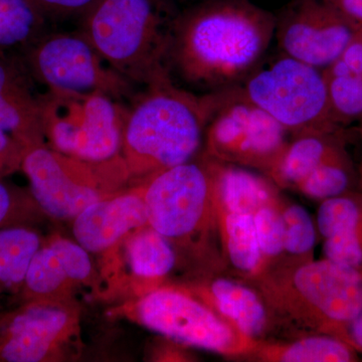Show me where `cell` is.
<instances>
[{
  "mask_svg": "<svg viewBox=\"0 0 362 362\" xmlns=\"http://www.w3.org/2000/svg\"><path fill=\"white\" fill-rule=\"evenodd\" d=\"M287 130L243 95L220 92L206 127V156L214 160L268 173L287 143Z\"/></svg>",
  "mask_w": 362,
  "mask_h": 362,
  "instance_id": "12",
  "label": "cell"
},
{
  "mask_svg": "<svg viewBox=\"0 0 362 362\" xmlns=\"http://www.w3.org/2000/svg\"><path fill=\"white\" fill-rule=\"evenodd\" d=\"M45 237L35 226L0 228V295L18 297Z\"/></svg>",
  "mask_w": 362,
  "mask_h": 362,
  "instance_id": "24",
  "label": "cell"
},
{
  "mask_svg": "<svg viewBox=\"0 0 362 362\" xmlns=\"http://www.w3.org/2000/svg\"><path fill=\"white\" fill-rule=\"evenodd\" d=\"M82 334L80 301L21 302L0 315V362L78 361Z\"/></svg>",
  "mask_w": 362,
  "mask_h": 362,
  "instance_id": "10",
  "label": "cell"
},
{
  "mask_svg": "<svg viewBox=\"0 0 362 362\" xmlns=\"http://www.w3.org/2000/svg\"><path fill=\"white\" fill-rule=\"evenodd\" d=\"M316 226L325 259L362 276V194L349 192L321 202Z\"/></svg>",
  "mask_w": 362,
  "mask_h": 362,
  "instance_id": "19",
  "label": "cell"
},
{
  "mask_svg": "<svg viewBox=\"0 0 362 362\" xmlns=\"http://www.w3.org/2000/svg\"><path fill=\"white\" fill-rule=\"evenodd\" d=\"M143 194L140 182L88 206L71 221L74 239L90 255L105 254L133 230L149 225Z\"/></svg>",
  "mask_w": 362,
  "mask_h": 362,
  "instance_id": "16",
  "label": "cell"
},
{
  "mask_svg": "<svg viewBox=\"0 0 362 362\" xmlns=\"http://www.w3.org/2000/svg\"><path fill=\"white\" fill-rule=\"evenodd\" d=\"M361 132H362V125H361Z\"/></svg>",
  "mask_w": 362,
  "mask_h": 362,
  "instance_id": "36",
  "label": "cell"
},
{
  "mask_svg": "<svg viewBox=\"0 0 362 362\" xmlns=\"http://www.w3.org/2000/svg\"><path fill=\"white\" fill-rule=\"evenodd\" d=\"M28 1L49 21L69 18L80 20L97 0H28Z\"/></svg>",
  "mask_w": 362,
  "mask_h": 362,
  "instance_id": "31",
  "label": "cell"
},
{
  "mask_svg": "<svg viewBox=\"0 0 362 362\" xmlns=\"http://www.w3.org/2000/svg\"><path fill=\"white\" fill-rule=\"evenodd\" d=\"M180 287L252 339L261 341L270 328L268 308L255 287L223 277L206 278Z\"/></svg>",
  "mask_w": 362,
  "mask_h": 362,
  "instance_id": "18",
  "label": "cell"
},
{
  "mask_svg": "<svg viewBox=\"0 0 362 362\" xmlns=\"http://www.w3.org/2000/svg\"><path fill=\"white\" fill-rule=\"evenodd\" d=\"M249 357L266 362H352L359 358L349 343L321 333L302 335L289 342L261 340Z\"/></svg>",
  "mask_w": 362,
  "mask_h": 362,
  "instance_id": "22",
  "label": "cell"
},
{
  "mask_svg": "<svg viewBox=\"0 0 362 362\" xmlns=\"http://www.w3.org/2000/svg\"><path fill=\"white\" fill-rule=\"evenodd\" d=\"M177 14L168 0H97L78 20V30L109 66L144 88L170 76Z\"/></svg>",
  "mask_w": 362,
  "mask_h": 362,
  "instance_id": "4",
  "label": "cell"
},
{
  "mask_svg": "<svg viewBox=\"0 0 362 362\" xmlns=\"http://www.w3.org/2000/svg\"><path fill=\"white\" fill-rule=\"evenodd\" d=\"M361 185H362V166H361Z\"/></svg>",
  "mask_w": 362,
  "mask_h": 362,
  "instance_id": "34",
  "label": "cell"
},
{
  "mask_svg": "<svg viewBox=\"0 0 362 362\" xmlns=\"http://www.w3.org/2000/svg\"><path fill=\"white\" fill-rule=\"evenodd\" d=\"M251 282L272 324L349 343L350 324L362 310V276L356 272L327 259L289 261L268 267Z\"/></svg>",
  "mask_w": 362,
  "mask_h": 362,
  "instance_id": "3",
  "label": "cell"
},
{
  "mask_svg": "<svg viewBox=\"0 0 362 362\" xmlns=\"http://www.w3.org/2000/svg\"><path fill=\"white\" fill-rule=\"evenodd\" d=\"M218 101V93L197 96L171 76L137 93L128 107L121 150L132 185L192 160Z\"/></svg>",
  "mask_w": 362,
  "mask_h": 362,
  "instance_id": "2",
  "label": "cell"
},
{
  "mask_svg": "<svg viewBox=\"0 0 362 362\" xmlns=\"http://www.w3.org/2000/svg\"><path fill=\"white\" fill-rule=\"evenodd\" d=\"M206 157L211 168L216 213L252 216L261 207L282 204L279 192L280 188L270 178L257 175L242 166Z\"/></svg>",
  "mask_w": 362,
  "mask_h": 362,
  "instance_id": "20",
  "label": "cell"
},
{
  "mask_svg": "<svg viewBox=\"0 0 362 362\" xmlns=\"http://www.w3.org/2000/svg\"><path fill=\"white\" fill-rule=\"evenodd\" d=\"M25 63L0 52V129L25 147L47 145L42 126V94L33 90Z\"/></svg>",
  "mask_w": 362,
  "mask_h": 362,
  "instance_id": "17",
  "label": "cell"
},
{
  "mask_svg": "<svg viewBox=\"0 0 362 362\" xmlns=\"http://www.w3.org/2000/svg\"><path fill=\"white\" fill-rule=\"evenodd\" d=\"M240 90L292 137L340 131L323 71L287 54L255 69Z\"/></svg>",
  "mask_w": 362,
  "mask_h": 362,
  "instance_id": "8",
  "label": "cell"
},
{
  "mask_svg": "<svg viewBox=\"0 0 362 362\" xmlns=\"http://www.w3.org/2000/svg\"><path fill=\"white\" fill-rule=\"evenodd\" d=\"M354 182V164L342 146L321 162L295 189L308 199L323 202L352 192Z\"/></svg>",
  "mask_w": 362,
  "mask_h": 362,
  "instance_id": "26",
  "label": "cell"
},
{
  "mask_svg": "<svg viewBox=\"0 0 362 362\" xmlns=\"http://www.w3.org/2000/svg\"><path fill=\"white\" fill-rule=\"evenodd\" d=\"M33 199L52 221H73L98 202L132 187L123 157L102 161L66 156L47 145L26 150L21 163Z\"/></svg>",
  "mask_w": 362,
  "mask_h": 362,
  "instance_id": "6",
  "label": "cell"
},
{
  "mask_svg": "<svg viewBox=\"0 0 362 362\" xmlns=\"http://www.w3.org/2000/svg\"><path fill=\"white\" fill-rule=\"evenodd\" d=\"M358 28L321 0H293L277 18L275 35L283 54L324 70Z\"/></svg>",
  "mask_w": 362,
  "mask_h": 362,
  "instance_id": "15",
  "label": "cell"
},
{
  "mask_svg": "<svg viewBox=\"0 0 362 362\" xmlns=\"http://www.w3.org/2000/svg\"><path fill=\"white\" fill-rule=\"evenodd\" d=\"M323 76L333 115L339 125L362 117V74L350 71L337 59Z\"/></svg>",
  "mask_w": 362,
  "mask_h": 362,
  "instance_id": "27",
  "label": "cell"
},
{
  "mask_svg": "<svg viewBox=\"0 0 362 362\" xmlns=\"http://www.w3.org/2000/svg\"><path fill=\"white\" fill-rule=\"evenodd\" d=\"M221 257L243 277L254 280L267 265L252 214L216 213Z\"/></svg>",
  "mask_w": 362,
  "mask_h": 362,
  "instance_id": "23",
  "label": "cell"
},
{
  "mask_svg": "<svg viewBox=\"0 0 362 362\" xmlns=\"http://www.w3.org/2000/svg\"><path fill=\"white\" fill-rule=\"evenodd\" d=\"M99 258L100 299L108 301L136 299L162 287L180 262L171 243L149 225L133 230Z\"/></svg>",
  "mask_w": 362,
  "mask_h": 362,
  "instance_id": "13",
  "label": "cell"
},
{
  "mask_svg": "<svg viewBox=\"0 0 362 362\" xmlns=\"http://www.w3.org/2000/svg\"><path fill=\"white\" fill-rule=\"evenodd\" d=\"M284 225V254L292 257L293 262L313 259L317 240V226L310 214L297 204L281 206Z\"/></svg>",
  "mask_w": 362,
  "mask_h": 362,
  "instance_id": "28",
  "label": "cell"
},
{
  "mask_svg": "<svg viewBox=\"0 0 362 362\" xmlns=\"http://www.w3.org/2000/svg\"><path fill=\"white\" fill-rule=\"evenodd\" d=\"M47 18L28 0H0V52L26 51L47 30Z\"/></svg>",
  "mask_w": 362,
  "mask_h": 362,
  "instance_id": "25",
  "label": "cell"
},
{
  "mask_svg": "<svg viewBox=\"0 0 362 362\" xmlns=\"http://www.w3.org/2000/svg\"><path fill=\"white\" fill-rule=\"evenodd\" d=\"M42 126L51 148L85 160L121 156L128 106L101 92L42 94Z\"/></svg>",
  "mask_w": 362,
  "mask_h": 362,
  "instance_id": "9",
  "label": "cell"
},
{
  "mask_svg": "<svg viewBox=\"0 0 362 362\" xmlns=\"http://www.w3.org/2000/svg\"><path fill=\"white\" fill-rule=\"evenodd\" d=\"M144 185V202L150 226L171 243L178 259L199 265L218 266L223 259L214 254L218 235L213 180L206 156L165 169Z\"/></svg>",
  "mask_w": 362,
  "mask_h": 362,
  "instance_id": "5",
  "label": "cell"
},
{
  "mask_svg": "<svg viewBox=\"0 0 362 362\" xmlns=\"http://www.w3.org/2000/svg\"><path fill=\"white\" fill-rule=\"evenodd\" d=\"M88 292L100 298L101 278L92 255L75 240L52 233L45 237L32 259L25 284L18 298L33 300L80 301Z\"/></svg>",
  "mask_w": 362,
  "mask_h": 362,
  "instance_id": "14",
  "label": "cell"
},
{
  "mask_svg": "<svg viewBox=\"0 0 362 362\" xmlns=\"http://www.w3.org/2000/svg\"><path fill=\"white\" fill-rule=\"evenodd\" d=\"M4 310H2L1 307H0V315H1V313H2V312H4Z\"/></svg>",
  "mask_w": 362,
  "mask_h": 362,
  "instance_id": "35",
  "label": "cell"
},
{
  "mask_svg": "<svg viewBox=\"0 0 362 362\" xmlns=\"http://www.w3.org/2000/svg\"><path fill=\"white\" fill-rule=\"evenodd\" d=\"M25 151L23 145L0 129V180L21 170Z\"/></svg>",
  "mask_w": 362,
  "mask_h": 362,
  "instance_id": "32",
  "label": "cell"
},
{
  "mask_svg": "<svg viewBox=\"0 0 362 362\" xmlns=\"http://www.w3.org/2000/svg\"><path fill=\"white\" fill-rule=\"evenodd\" d=\"M344 146L339 132L293 137L267 173L279 188L295 189L330 154Z\"/></svg>",
  "mask_w": 362,
  "mask_h": 362,
  "instance_id": "21",
  "label": "cell"
},
{
  "mask_svg": "<svg viewBox=\"0 0 362 362\" xmlns=\"http://www.w3.org/2000/svg\"><path fill=\"white\" fill-rule=\"evenodd\" d=\"M347 342L358 352V354H362V310L350 324Z\"/></svg>",
  "mask_w": 362,
  "mask_h": 362,
  "instance_id": "33",
  "label": "cell"
},
{
  "mask_svg": "<svg viewBox=\"0 0 362 362\" xmlns=\"http://www.w3.org/2000/svg\"><path fill=\"white\" fill-rule=\"evenodd\" d=\"M45 218L30 189L0 180V228L35 226Z\"/></svg>",
  "mask_w": 362,
  "mask_h": 362,
  "instance_id": "29",
  "label": "cell"
},
{
  "mask_svg": "<svg viewBox=\"0 0 362 362\" xmlns=\"http://www.w3.org/2000/svg\"><path fill=\"white\" fill-rule=\"evenodd\" d=\"M282 204L261 207L252 214L259 249L267 268L274 265L284 255V225L281 216Z\"/></svg>",
  "mask_w": 362,
  "mask_h": 362,
  "instance_id": "30",
  "label": "cell"
},
{
  "mask_svg": "<svg viewBox=\"0 0 362 362\" xmlns=\"http://www.w3.org/2000/svg\"><path fill=\"white\" fill-rule=\"evenodd\" d=\"M25 65L47 90L101 92L132 101L135 86L105 62L80 30L47 32L25 52Z\"/></svg>",
  "mask_w": 362,
  "mask_h": 362,
  "instance_id": "11",
  "label": "cell"
},
{
  "mask_svg": "<svg viewBox=\"0 0 362 362\" xmlns=\"http://www.w3.org/2000/svg\"><path fill=\"white\" fill-rule=\"evenodd\" d=\"M277 18L251 0H204L178 13L168 68L197 88L246 78L275 37Z\"/></svg>",
  "mask_w": 362,
  "mask_h": 362,
  "instance_id": "1",
  "label": "cell"
},
{
  "mask_svg": "<svg viewBox=\"0 0 362 362\" xmlns=\"http://www.w3.org/2000/svg\"><path fill=\"white\" fill-rule=\"evenodd\" d=\"M147 329L180 343L228 357L251 356L259 343L180 286L164 285L112 309Z\"/></svg>",
  "mask_w": 362,
  "mask_h": 362,
  "instance_id": "7",
  "label": "cell"
}]
</instances>
